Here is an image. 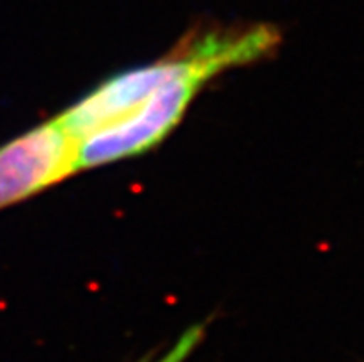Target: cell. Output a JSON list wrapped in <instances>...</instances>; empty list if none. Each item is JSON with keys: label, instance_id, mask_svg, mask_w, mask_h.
<instances>
[{"label": "cell", "instance_id": "7a4b0ae2", "mask_svg": "<svg viewBox=\"0 0 364 362\" xmlns=\"http://www.w3.org/2000/svg\"><path fill=\"white\" fill-rule=\"evenodd\" d=\"M209 80L202 73L172 80L128 115L83 137L78 144V170L109 165L159 144L180 124L193 98Z\"/></svg>", "mask_w": 364, "mask_h": 362}, {"label": "cell", "instance_id": "277c9868", "mask_svg": "<svg viewBox=\"0 0 364 362\" xmlns=\"http://www.w3.org/2000/svg\"><path fill=\"white\" fill-rule=\"evenodd\" d=\"M203 335H205V326L203 324L193 326L189 331H185L180 339L176 340V344L166 353H163L161 357L154 362H185L194 349L198 348V344L203 340Z\"/></svg>", "mask_w": 364, "mask_h": 362}, {"label": "cell", "instance_id": "3957f363", "mask_svg": "<svg viewBox=\"0 0 364 362\" xmlns=\"http://www.w3.org/2000/svg\"><path fill=\"white\" fill-rule=\"evenodd\" d=\"M78 144L58 119L0 147V209L23 202L78 170Z\"/></svg>", "mask_w": 364, "mask_h": 362}, {"label": "cell", "instance_id": "6da1fadb", "mask_svg": "<svg viewBox=\"0 0 364 362\" xmlns=\"http://www.w3.org/2000/svg\"><path fill=\"white\" fill-rule=\"evenodd\" d=\"M279 43V30L267 23L218 28L198 33L185 48L165 60L141 65L106 80L87 97L63 111L58 120L73 137L82 141L128 115L152 92L172 80L193 73L208 74L213 78L222 70L264 58Z\"/></svg>", "mask_w": 364, "mask_h": 362}]
</instances>
